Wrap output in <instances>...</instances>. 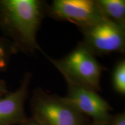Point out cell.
<instances>
[{
	"label": "cell",
	"instance_id": "8",
	"mask_svg": "<svg viewBox=\"0 0 125 125\" xmlns=\"http://www.w3.org/2000/svg\"><path fill=\"white\" fill-rule=\"evenodd\" d=\"M107 19L125 28V0H96Z\"/></svg>",
	"mask_w": 125,
	"mask_h": 125
},
{
	"label": "cell",
	"instance_id": "12",
	"mask_svg": "<svg viewBox=\"0 0 125 125\" xmlns=\"http://www.w3.org/2000/svg\"><path fill=\"white\" fill-rule=\"evenodd\" d=\"M8 93L7 86L2 81H0V97Z\"/></svg>",
	"mask_w": 125,
	"mask_h": 125
},
{
	"label": "cell",
	"instance_id": "14",
	"mask_svg": "<svg viewBox=\"0 0 125 125\" xmlns=\"http://www.w3.org/2000/svg\"><path fill=\"white\" fill-rule=\"evenodd\" d=\"M93 125H108V123H96Z\"/></svg>",
	"mask_w": 125,
	"mask_h": 125
},
{
	"label": "cell",
	"instance_id": "3",
	"mask_svg": "<svg viewBox=\"0 0 125 125\" xmlns=\"http://www.w3.org/2000/svg\"><path fill=\"white\" fill-rule=\"evenodd\" d=\"M34 119L41 125H82V114L60 97L39 88L32 97Z\"/></svg>",
	"mask_w": 125,
	"mask_h": 125
},
{
	"label": "cell",
	"instance_id": "7",
	"mask_svg": "<svg viewBox=\"0 0 125 125\" xmlns=\"http://www.w3.org/2000/svg\"><path fill=\"white\" fill-rule=\"evenodd\" d=\"M31 75L27 73L20 86L0 97V125H12L24 120V104L27 97Z\"/></svg>",
	"mask_w": 125,
	"mask_h": 125
},
{
	"label": "cell",
	"instance_id": "10",
	"mask_svg": "<svg viewBox=\"0 0 125 125\" xmlns=\"http://www.w3.org/2000/svg\"><path fill=\"white\" fill-rule=\"evenodd\" d=\"M13 49H15V47L10 46L0 38V71H4L7 67L9 56Z\"/></svg>",
	"mask_w": 125,
	"mask_h": 125
},
{
	"label": "cell",
	"instance_id": "6",
	"mask_svg": "<svg viewBox=\"0 0 125 125\" xmlns=\"http://www.w3.org/2000/svg\"><path fill=\"white\" fill-rule=\"evenodd\" d=\"M63 100L81 114L90 116L96 123H108L110 106L93 90L68 85L67 95Z\"/></svg>",
	"mask_w": 125,
	"mask_h": 125
},
{
	"label": "cell",
	"instance_id": "4",
	"mask_svg": "<svg viewBox=\"0 0 125 125\" xmlns=\"http://www.w3.org/2000/svg\"><path fill=\"white\" fill-rule=\"evenodd\" d=\"M83 43L95 54L123 53L125 49V28L108 19L82 28Z\"/></svg>",
	"mask_w": 125,
	"mask_h": 125
},
{
	"label": "cell",
	"instance_id": "13",
	"mask_svg": "<svg viewBox=\"0 0 125 125\" xmlns=\"http://www.w3.org/2000/svg\"><path fill=\"white\" fill-rule=\"evenodd\" d=\"M24 125H41L37 121H35L34 119H33L30 120L26 122H24Z\"/></svg>",
	"mask_w": 125,
	"mask_h": 125
},
{
	"label": "cell",
	"instance_id": "5",
	"mask_svg": "<svg viewBox=\"0 0 125 125\" xmlns=\"http://www.w3.org/2000/svg\"><path fill=\"white\" fill-rule=\"evenodd\" d=\"M46 11L53 18L70 21L79 28L107 19L96 0H54Z\"/></svg>",
	"mask_w": 125,
	"mask_h": 125
},
{
	"label": "cell",
	"instance_id": "11",
	"mask_svg": "<svg viewBox=\"0 0 125 125\" xmlns=\"http://www.w3.org/2000/svg\"><path fill=\"white\" fill-rule=\"evenodd\" d=\"M109 122L111 123V125H125V114H118L114 118H111Z\"/></svg>",
	"mask_w": 125,
	"mask_h": 125
},
{
	"label": "cell",
	"instance_id": "1",
	"mask_svg": "<svg viewBox=\"0 0 125 125\" xmlns=\"http://www.w3.org/2000/svg\"><path fill=\"white\" fill-rule=\"evenodd\" d=\"M46 9L40 0H0V27L15 49L31 53L40 50L37 34Z\"/></svg>",
	"mask_w": 125,
	"mask_h": 125
},
{
	"label": "cell",
	"instance_id": "9",
	"mask_svg": "<svg viewBox=\"0 0 125 125\" xmlns=\"http://www.w3.org/2000/svg\"><path fill=\"white\" fill-rule=\"evenodd\" d=\"M112 83L114 89L117 93L125 94V61H119L114 68L112 74Z\"/></svg>",
	"mask_w": 125,
	"mask_h": 125
},
{
	"label": "cell",
	"instance_id": "2",
	"mask_svg": "<svg viewBox=\"0 0 125 125\" xmlns=\"http://www.w3.org/2000/svg\"><path fill=\"white\" fill-rule=\"evenodd\" d=\"M47 57L60 72L67 85L96 92L101 90L100 78L103 68L83 42L62 59L55 60Z\"/></svg>",
	"mask_w": 125,
	"mask_h": 125
}]
</instances>
